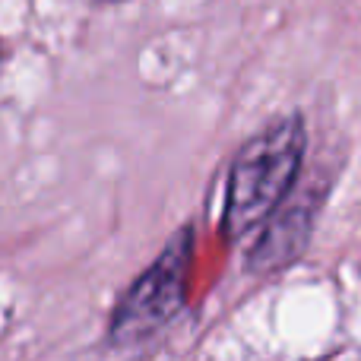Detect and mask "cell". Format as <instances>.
Masks as SVG:
<instances>
[{
	"instance_id": "obj_1",
	"label": "cell",
	"mask_w": 361,
	"mask_h": 361,
	"mask_svg": "<svg viewBox=\"0 0 361 361\" xmlns=\"http://www.w3.org/2000/svg\"><path fill=\"white\" fill-rule=\"evenodd\" d=\"M305 149L307 133L301 118L276 121L241 146L225 184V235L238 241L273 219V212L295 190L305 165Z\"/></svg>"
},
{
	"instance_id": "obj_2",
	"label": "cell",
	"mask_w": 361,
	"mask_h": 361,
	"mask_svg": "<svg viewBox=\"0 0 361 361\" xmlns=\"http://www.w3.org/2000/svg\"><path fill=\"white\" fill-rule=\"evenodd\" d=\"M190 250H193V231L180 228L165 244L162 254L156 257V263L124 292L111 320V336L118 343H137V339L149 336L184 307Z\"/></svg>"
},
{
	"instance_id": "obj_3",
	"label": "cell",
	"mask_w": 361,
	"mask_h": 361,
	"mask_svg": "<svg viewBox=\"0 0 361 361\" xmlns=\"http://www.w3.org/2000/svg\"><path fill=\"white\" fill-rule=\"evenodd\" d=\"M314 216H317L314 190H301L298 197L288 193V203H282L273 212V219L263 225V235L257 241L254 254H250V269L269 273V269H279L286 263H292L305 250L307 238H311Z\"/></svg>"
}]
</instances>
